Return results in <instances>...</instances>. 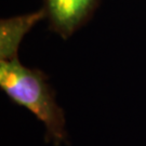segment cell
I'll use <instances>...</instances> for the list:
<instances>
[{
  "label": "cell",
  "instance_id": "6da1fadb",
  "mask_svg": "<svg viewBox=\"0 0 146 146\" xmlns=\"http://www.w3.org/2000/svg\"><path fill=\"white\" fill-rule=\"evenodd\" d=\"M0 87L14 103L41 121L46 128V142L54 146L67 142L65 115L46 74L24 66L19 58L0 61Z\"/></svg>",
  "mask_w": 146,
  "mask_h": 146
},
{
  "label": "cell",
  "instance_id": "7a4b0ae2",
  "mask_svg": "<svg viewBox=\"0 0 146 146\" xmlns=\"http://www.w3.org/2000/svg\"><path fill=\"white\" fill-rule=\"evenodd\" d=\"M43 9L49 27L63 39H68L74 33L90 20L99 5L100 0H43Z\"/></svg>",
  "mask_w": 146,
  "mask_h": 146
},
{
  "label": "cell",
  "instance_id": "3957f363",
  "mask_svg": "<svg viewBox=\"0 0 146 146\" xmlns=\"http://www.w3.org/2000/svg\"><path fill=\"white\" fill-rule=\"evenodd\" d=\"M46 19V11L40 10L3 19L0 22V60H17L22 40L38 22Z\"/></svg>",
  "mask_w": 146,
  "mask_h": 146
}]
</instances>
